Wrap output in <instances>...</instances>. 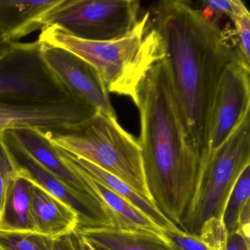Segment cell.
<instances>
[{"label":"cell","mask_w":250,"mask_h":250,"mask_svg":"<svg viewBox=\"0 0 250 250\" xmlns=\"http://www.w3.org/2000/svg\"><path fill=\"white\" fill-rule=\"evenodd\" d=\"M14 43L8 40L0 31V59L11 50Z\"/></svg>","instance_id":"28"},{"label":"cell","mask_w":250,"mask_h":250,"mask_svg":"<svg viewBox=\"0 0 250 250\" xmlns=\"http://www.w3.org/2000/svg\"><path fill=\"white\" fill-rule=\"evenodd\" d=\"M53 241L36 231L0 229V250H52Z\"/></svg>","instance_id":"19"},{"label":"cell","mask_w":250,"mask_h":250,"mask_svg":"<svg viewBox=\"0 0 250 250\" xmlns=\"http://www.w3.org/2000/svg\"><path fill=\"white\" fill-rule=\"evenodd\" d=\"M203 8L200 10L203 17L210 21H213L214 17L222 15L229 17L231 11V0H208L202 2Z\"/></svg>","instance_id":"24"},{"label":"cell","mask_w":250,"mask_h":250,"mask_svg":"<svg viewBox=\"0 0 250 250\" xmlns=\"http://www.w3.org/2000/svg\"><path fill=\"white\" fill-rule=\"evenodd\" d=\"M148 20L147 12L128 34L109 42L82 40L55 26L43 27L38 41L83 58L99 73L108 93L128 96L136 104L142 80L163 58L160 37Z\"/></svg>","instance_id":"3"},{"label":"cell","mask_w":250,"mask_h":250,"mask_svg":"<svg viewBox=\"0 0 250 250\" xmlns=\"http://www.w3.org/2000/svg\"><path fill=\"white\" fill-rule=\"evenodd\" d=\"M56 147L60 157L65 164L77 168L92 179L103 184L111 191L131 203L134 207L144 213L147 217L150 218L162 230H181L163 214L153 202L142 197L135 190L119 178L84 159L77 157L60 147Z\"/></svg>","instance_id":"12"},{"label":"cell","mask_w":250,"mask_h":250,"mask_svg":"<svg viewBox=\"0 0 250 250\" xmlns=\"http://www.w3.org/2000/svg\"><path fill=\"white\" fill-rule=\"evenodd\" d=\"M148 24L160 37L162 60L200 157L206 150L209 114L219 78L229 64H246L234 32L221 30L189 2L181 0L156 4L149 12Z\"/></svg>","instance_id":"1"},{"label":"cell","mask_w":250,"mask_h":250,"mask_svg":"<svg viewBox=\"0 0 250 250\" xmlns=\"http://www.w3.org/2000/svg\"><path fill=\"white\" fill-rule=\"evenodd\" d=\"M81 172L86 177L91 187L102 197L106 206L119 219L124 229H142V230L150 231V232L161 234V235L164 233L163 230L141 210L111 191L103 184L92 179L83 172Z\"/></svg>","instance_id":"17"},{"label":"cell","mask_w":250,"mask_h":250,"mask_svg":"<svg viewBox=\"0 0 250 250\" xmlns=\"http://www.w3.org/2000/svg\"><path fill=\"white\" fill-rule=\"evenodd\" d=\"M33 184L17 175L11 183L4 203L0 229L35 231L30 212V198Z\"/></svg>","instance_id":"16"},{"label":"cell","mask_w":250,"mask_h":250,"mask_svg":"<svg viewBox=\"0 0 250 250\" xmlns=\"http://www.w3.org/2000/svg\"><path fill=\"white\" fill-rule=\"evenodd\" d=\"M0 142L9 154L17 175L27 178L35 185L59 199L78 214L80 219L78 229L112 228L111 224L87 200L73 191L61 180L33 159L20 146L10 130L0 133Z\"/></svg>","instance_id":"10"},{"label":"cell","mask_w":250,"mask_h":250,"mask_svg":"<svg viewBox=\"0 0 250 250\" xmlns=\"http://www.w3.org/2000/svg\"><path fill=\"white\" fill-rule=\"evenodd\" d=\"M30 212L36 232L52 238L77 230L78 214L63 202L33 184Z\"/></svg>","instance_id":"14"},{"label":"cell","mask_w":250,"mask_h":250,"mask_svg":"<svg viewBox=\"0 0 250 250\" xmlns=\"http://www.w3.org/2000/svg\"><path fill=\"white\" fill-rule=\"evenodd\" d=\"M140 144L152 200L179 228L192 195L200 156L178 108L163 60L147 71L137 91Z\"/></svg>","instance_id":"2"},{"label":"cell","mask_w":250,"mask_h":250,"mask_svg":"<svg viewBox=\"0 0 250 250\" xmlns=\"http://www.w3.org/2000/svg\"><path fill=\"white\" fill-rule=\"evenodd\" d=\"M229 18L234 24V35L240 55L247 65H250V15L247 8L240 0H231Z\"/></svg>","instance_id":"20"},{"label":"cell","mask_w":250,"mask_h":250,"mask_svg":"<svg viewBox=\"0 0 250 250\" xmlns=\"http://www.w3.org/2000/svg\"><path fill=\"white\" fill-rule=\"evenodd\" d=\"M2 131H0V133L2 132Z\"/></svg>","instance_id":"31"},{"label":"cell","mask_w":250,"mask_h":250,"mask_svg":"<svg viewBox=\"0 0 250 250\" xmlns=\"http://www.w3.org/2000/svg\"><path fill=\"white\" fill-rule=\"evenodd\" d=\"M52 250H83L82 238L77 230L54 238Z\"/></svg>","instance_id":"25"},{"label":"cell","mask_w":250,"mask_h":250,"mask_svg":"<svg viewBox=\"0 0 250 250\" xmlns=\"http://www.w3.org/2000/svg\"><path fill=\"white\" fill-rule=\"evenodd\" d=\"M95 250H96V249H94Z\"/></svg>","instance_id":"30"},{"label":"cell","mask_w":250,"mask_h":250,"mask_svg":"<svg viewBox=\"0 0 250 250\" xmlns=\"http://www.w3.org/2000/svg\"><path fill=\"white\" fill-rule=\"evenodd\" d=\"M250 200L243 208L239 218H238V229L236 232L239 233L247 243L250 244Z\"/></svg>","instance_id":"26"},{"label":"cell","mask_w":250,"mask_h":250,"mask_svg":"<svg viewBox=\"0 0 250 250\" xmlns=\"http://www.w3.org/2000/svg\"><path fill=\"white\" fill-rule=\"evenodd\" d=\"M42 131L54 146L112 174L153 202L140 142L119 125L117 118L97 112L79 124Z\"/></svg>","instance_id":"4"},{"label":"cell","mask_w":250,"mask_h":250,"mask_svg":"<svg viewBox=\"0 0 250 250\" xmlns=\"http://www.w3.org/2000/svg\"><path fill=\"white\" fill-rule=\"evenodd\" d=\"M163 232L174 250H208L199 237L182 230Z\"/></svg>","instance_id":"23"},{"label":"cell","mask_w":250,"mask_h":250,"mask_svg":"<svg viewBox=\"0 0 250 250\" xmlns=\"http://www.w3.org/2000/svg\"><path fill=\"white\" fill-rule=\"evenodd\" d=\"M250 166V113L229 137L212 151L200 156L192 195L179 228L199 236L209 219L222 220L227 201L243 171Z\"/></svg>","instance_id":"5"},{"label":"cell","mask_w":250,"mask_h":250,"mask_svg":"<svg viewBox=\"0 0 250 250\" xmlns=\"http://www.w3.org/2000/svg\"><path fill=\"white\" fill-rule=\"evenodd\" d=\"M17 176L15 167L5 146L0 142V222L3 212L5 196L11 183Z\"/></svg>","instance_id":"22"},{"label":"cell","mask_w":250,"mask_h":250,"mask_svg":"<svg viewBox=\"0 0 250 250\" xmlns=\"http://www.w3.org/2000/svg\"><path fill=\"white\" fill-rule=\"evenodd\" d=\"M61 0H0V31L17 42L42 30L45 18Z\"/></svg>","instance_id":"13"},{"label":"cell","mask_w":250,"mask_h":250,"mask_svg":"<svg viewBox=\"0 0 250 250\" xmlns=\"http://www.w3.org/2000/svg\"><path fill=\"white\" fill-rule=\"evenodd\" d=\"M226 250H250V244L238 232L229 234Z\"/></svg>","instance_id":"27"},{"label":"cell","mask_w":250,"mask_h":250,"mask_svg":"<svg viewBox=\"0 0 250 250\" xmlns=\"http://www.w3.org/2000/svg\"><path fill=\"white\" fill-rule=\"evenodd\" d=\"M42 48L38 40L14 42L0 59V98L47 101L74 96L46 65Z\"/></svg>","instance_id":"7"},{"label":"cell","mask_w":250,"mask_h":250,"mask_svg":"<svg viewBox=\"0 0 250 250\" xmlns=\"http://www.w3.org/2000/svg\"><path fill=\"white\" fill-rule=\"evenodd\" d=\"M250 166H248L235 183L224 210L222 222L228 235L236 232L240 213L250 201Z\"/></svg>","instance_id":"18"},{"label":"cell","mask_w":250,"mask_h":250,"mask_svg":"<svg viewBox=\"0 0 250 250\" xmlns=\"http://www.w3.org/2000/svg\"><path fill=\"white\" fill-rule=\"evenodd\" d=\"M199 238L208 250H226L228 233L221 219H209L202 227Z\"/></svg>","instance_id":"21"},{"label":"cell","mask_w":250,"mask_h":250,"mask_svg":"<svg viewBox=\"0 0 250 250\" xmlns=\"http://www.w3.org/2000/svg\"><path fill=\"white\" fill-rule=\"evenodd\" d=\"M140 2L134 0H61L45 18L67 34L90 42L124 37L139 22Z\"/></svg>","instance_id":"6"},{"label":"cell","mask_w":250,"mask_h":250,"mask_svg":"<svg viewBox=\"0 0 250 250\" xmlns=\"http://www.w3.org/2000/svg\"><path fill=\"white\" fill-rule=\"evenodd\" d=\"M97 112L75 96L47 101L0 98V131L61 128L85 121Z\"/></svg>","instance_id":"8"},{"label":"cell","mask_w":250,"mask_h":250,"mask_svg":"<svg viewBox=\"0 0 250 250\" xmlns=\"http://www.w3.org/2000/svg\"><path fill=\"white\" fill-rule=\"evenodd\" d=\"M82 238L99 250H174L165 234L112 228L77 229Z\"/></svg>","instance_id":"15"},{"label":"cell","mask_w":250,"mask_h":250,"mask_svg":"<svg viewBox=\"0 0 250 250\" xmlns=\"http://www.w3.org/2000/svg\"><path fill=\"white\" fill-rule=\"evenodd\" d=\"M82 244H83V250H95L94 248L88 242H87L85 240L83 239V238H82Z\"/></svg>","instance_id":"29"},{"label":"cell","mask_w":250,"mask_h":250,"mask_svg":"<svg viewBox=\"0 0 250 250\" xmlns=\"http://www.w3.org/2000/svg\"><path fill=\"white\" fill-rule=\"evenodd\" d=\"M42 44L45 62L72 96L90 104L106 116L116 118L109 93L90 63L62 48Z\"/></svg>","instance_id":"11"},{"label":"cell","mask_w":250,"mask_h":250,"mask_svg":"<svg viewBox=\"0 0 250 250\" xmlns=\"http://www.w3.org/2000/svg\"><path fill=\"white\" fill-rule=\"evenodd\" d=\"M250 66L241 61L224 69L212 101L203 153L222 145L250 112Z\"/></svg>","instance_id":"9"}]
</instances>
